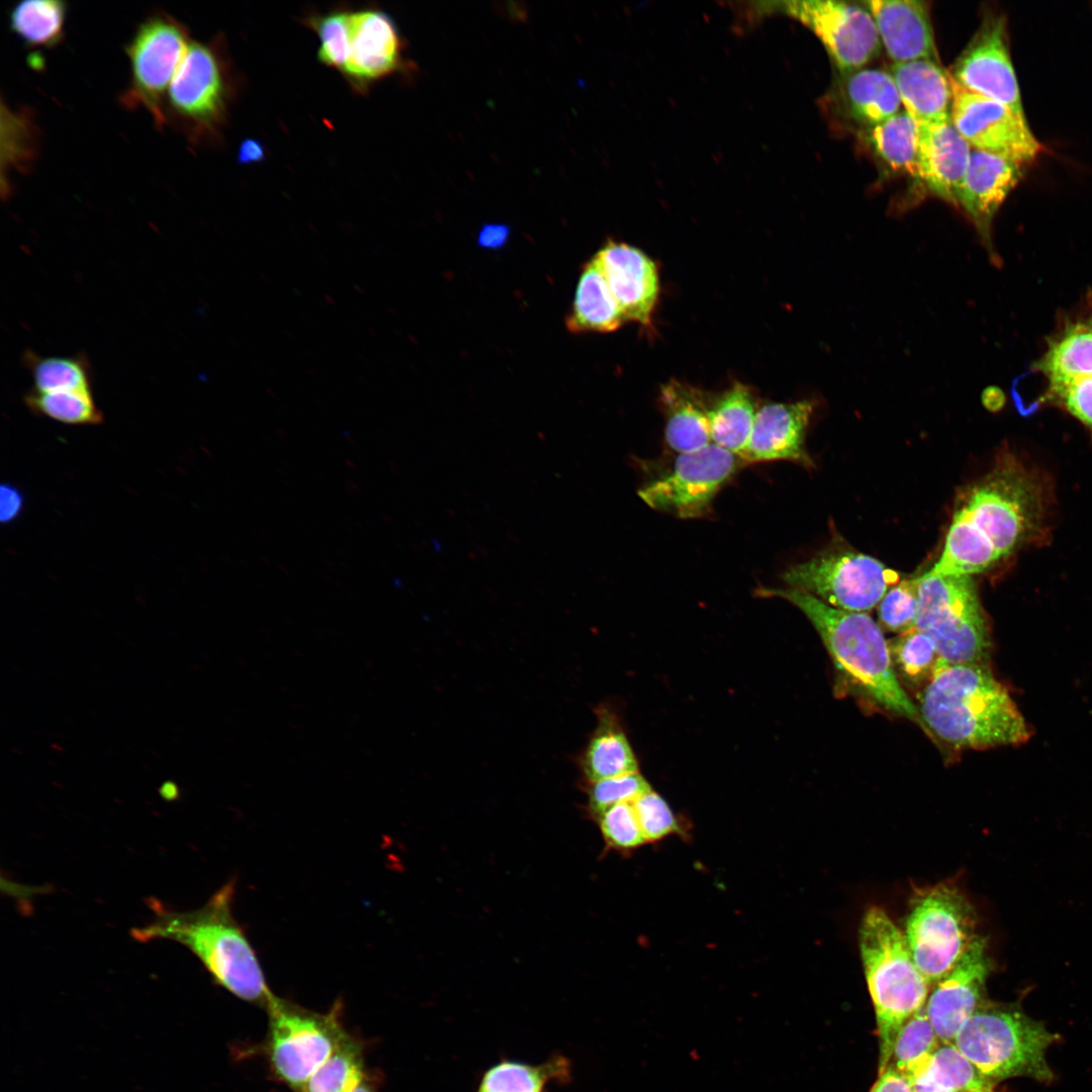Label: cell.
<instances>
[{
	"instance_id": "6da1fadb",
	"label": "cell",
	"mask_w": 1092,
	"mask_h": 1092,
	"mask_svg": "<svg viewBox=\"0 0 1092 1092\" xmlns=\"http://www.w3.org/2000/svg\"><path fill=\"white\" fill-rule=\"evenodd\" d=\"M1052 507L1046 479L1010 451L958 502L930 575L983 573L1043 537Z\"/></svg>"
},
{
	"instance_id": "7a4b0ae2",
	"label": "cell",
	"mask_w": 1092,
	"mask_h": 1092,
	"mask_svg": "<svg viewBox=\"0 0 1092 1092\" xmlns=\"http://www.w3.org/2000/svg\"><path fill=\"white\" fill-rule=\"evenodd\" d=\"M917 701L928 735L958 750L1017 745L1030 737L1008 690L987 663L939 658Z\"/></svg>"
},
{
	"instance_id": "3957f363",
	"label": "cell",
	"mask_w": 1092,
	"mask_h": 1092,
	"mask_svg": "<svg viewBox=\"0 0 1092 1092\" xmlns=\"http://www.w3.org/2000/svg\"><path fill=\"white\" fill-rule=\"evenodd\" d=\"M236 882L222 885L202 906L176 911L157 899L148 904L153 919L132 928L142 942L169 939L189 948L211 978L237 997L266 1007L274 995L265 980L257 953L233 914Z\"/></svg>"
},
{
	"instance_id": "277c9868",
	"label": "cell",
	"mask_w": 1092,
	"mask_h": 1092,
	"mask_svg": "<svg viewBox=\"0 0 1092 1092\" xmlns=\"http://www.w3.org/2000/svg\"><path fill=\"white\" fill-rule=\"evenodd\" d=\"M756 593L762 598L784 599L803 612L819 634L842 678L858 696L887 712L910 720L927 733L917 706L907 696L896 675L882 628L867 613L833 608L793 587L760 586Z\"/></svg>"
},
{
	"instance_id": "5b68a950",
	"label": "cell",
	"mask_w": 1092,
	"mask_h": 1092,
	"mask_svg": "<svg viewBox=\"0 0 1092 1092\" xmlns=\"http://www.w3.org/2000/svg\"><path fill=\"white\" fill-rule=\"evenodd\" d=\"M858 944L876 1013L881 1074L890 1063L902 1026L925 1005L930 986L913 961L904 932L884 909L867 910Z\"/></svg>"
},
{
	"instance_id": "8992f818",
	"label": "cell",
	"mask_w": 1092,
	"mask_h": 1092,
	"mask_svg": "<svg viewBox=\"0 0 1092 1092\" xmlns=\"http://www.w3.org/2000/svg\"><path fill=\"white\" fill-rule=\"evenodd\" d=\"M1059 1038L1017 1004L986 1001L962 1024L953 1044L992 1084L1014 1077L1051 1083L1046 1052Z\"/></svg>"
},
{
	"instance_id": "52a82bcc",
	"label": "cell",
	"mask_w": 1092,
	"mask_h": 1092,
	"mask_svg": "<svg viewBox=\"0 0 1092 1092\" xmlns=\"http://www.w3.org/2000/svg\"><path fill=\"white\" fill-rule=\"evenodd\" d=\"M915 628L945 662L987 663L991 631L972 575H920Z\"/></svg>"
},
{
	"instance_id": "ba28073f",
	"label": "cell",
	"mask_w": 1092,
	"mask_h": 1092,
	"mask_svg": "<svg viewBox=\"0 0 1092 1092\" xmlns=\"http://www.w3.org/2000/svg\"><path fill=\"white\" fill-rule=\"evenodd\" d=\"M904 935L916 967L932 987L979 937L976 913L957 886L936 884L913 897Z\"/></svg>"
},
{
	"instance_id": "9c48e42d",
	"label": "cell",
	"mask_w": 1092,
	"mask_h": 1092,
	"mask_svg": "<svg viewBox=\"0 0 1092 1092\" xmlns=\"http://www.w3.org/2000/svg\"><path fill=\"white\" fill-rule=\"evenodd\" d=\"M793 588L848 612L867 613L878 606L899 575L867 554L842 546L822 550L789 567L782 575Z\"/></svg>"
},
{
	"instance_id": "30bf717a",
	"label": "cell",
	"mask_w": 1092,
	"mask_h": 1092,
	"mask_svg": "<svg viewBox=\"0 0 1092 1092\" xmlns=\"http://www.w3.org/2000/svg\"><path fill=\"white\" fill-rule=\"evenodd\" d=\"M230 95V74L218 46L191 40L166 94V123L191 142H201L217 132Z\"/></svg>"
},
{
	"instance_id": "8fae6325",
	"label": "cell",
	"mask_w": 1092,
	"mask_h": 1092,
	"mask_svg": "<svg viewBox=\"0 0 1092 1092\" xmlns=\"http://www.w3.org/2000/svg\"><path fill=\"white\" fill-rule=\"evenodd\" d=\"M745 464L737 455L711 443L688 453L646 481L638 495L651 509L679 519H699L712 513L718 492Z\"/></svg>"
},
{
	"instance_id": "7c38bea8",
	"label": "cell",
	"mask_w": 1092,
	"mask_h": 1092,
	"mask_svg": "<svg viewBox=\"0 0 1092 1092\" xmlns=\"http://www.w3.org/2000/svg\"><path fill=\"white\" fill-rule=\"evenodd\" d=\"M190 41L186 26L171 15L158 12L145 18L125 48L130 76L122 105L146 109L163 127L166 94Z\"/></svg>"
},
{
	"instance_id": "4fadbf2b",
	"label": "cell",
	"mask_w": 1092,
	"mask_h": 1092,
	"mask_svg": "<svg viewBox=\"0 0 1092 1092\" xmlns=\"http://www.w3.org/2000/svg\"><path fill=\"white\" fill-rule=\"evenodd\" d=\"M338 1004L329 1014L303 1009L275 995L266 1005L268 1051L278 1077L303 1087L347 1037L339 1023Z\"/></svg>"
},
{
	"instance_id": "5bb4252c",
	"label": "cell",
	"mask_w": 1092,
	"mask_h": 1092,
	"mask_svg": "<svg viewBox=\"0 0 1092 1092\" xmlns=\"http://www.w3.org/2000/svg\"><path fill=\"white\" fill-rule=\"evenodd\" d=\"M950 86V121L973 149L1020 165L1032 162L1042 151L1024 115L967 90L951 77Z\"/></svg>"
},
{
	"instance_id": "9a60e30c",
	"label": "cell",
	"mask_w": 1092,
	"mask_h": 1092,
	"mask_svg": "<svg viewBox=\"0 0 1092 1092\" xmlns=\"http://www.w3.org/2000/svg\"><path fill=\"white\" fill-rule=\"evenodd\" d=\"M784 6L818 36L841 75L864 68L880 54L881 39L864 6L834 0L790 1Z\"/></svg>"
},
{
	"instance_id": "2e32d148",
	"label": "cell",
	"mask_w": 1092,
	"mask_h": 1092,
	"mask_svg": "<svg viewBox=\"0 0 1092 1092\" xmlns=\"http://www.w3.org/2000/svg\"><path fill=\"white\" fill-rule=\"evenodd\" d=\"M949 75L967 90L998 101L1024 115L1009 53L1004 15H985L976 33L957 58Z\"/></svg>"
},
{
	"instance_id": "e0dca14e",
	"label": "cell",
	"mask_w": 1092,
	"mask_h": 1092,
	"mask_svg": "<svg viewBox=\"0 0 1092 1092\" xmlns=\"http://www.w3.org/2000/svg\"><path fill=\"white\" fill-rule=\"evenodd\" d=\"M990 966L986 941L978 937L954 968L932 986L925 1009L941 1042L953 1043L962 1024L986 1002Z\"/></svg>"
},
{
	"instance_id": "ac0fdd59",
	"label": "cell",
	"mask_w": 1092,
	"mask_h": 1092,
	"mask_svg": "<svg viewBox=\"0 0 1092 1092\" xmlns=\"http://www.w3.org/2000/svg\"><path fill=\"white\" fill-rule=\"evenodd\" d=\"M594 258L626 321L649 326L659 292L655 263L641 250L615 241L606 243Z\"/></svg>"
},
{
	"instance_id": "d6986e66",
	"label": "cell",
	"mask_w": 1092,
	"mask_h": 1092,
	"mask_svg": "<svg viewBox=\"0 0 1092 1092\" xmlns=\"http://www.w3.org/2000/svg\"><path fill=\"white\" fill-rule=\"evenodd\" d=\"M814 402H769L760 406L740 458L744 463L789 460L810 467L805 438Z\"/></svg>"
},
{
	"instance_id": "ffe728a7",
	"label": "cell",
	"mask_w": 1092,
	"mask_h": 1092,
	"mask_svg": "<svg viewBox=\"0 0 1092 1092\" xmlns=\"http://www.w3.org/2000/svg\"><path fill=\"white\" fill-rule=\"evenodd\" d=\"M871 13L882 46L893 64L916 60L939 62L929 5L918 0H870Z\"/></svg>"
},
{
	"instance_id": "44dd1931",
	"label": "cell",
	"mask_w": 1092,
	"mask_h": 1092,
	"mask_svg": "<svg viewBox=\"0 0 1092 1092\" xmlns=\"http://www.w3.org/2000/svg\"><path fill=\"white\" fill-rule=\"evenodd\" d=\"M401 66L402 41L390 16L372 8L350 13V56L344 74L364 85Z\"/></svg>"
},
{
	"instance_id": "7402d4cb",
	"label": "cell",
	"mask_w": 1092,
	"mask_h": 1092,
	"mask_svg": "<svg viewBox=\"0 0 1092 1092\" xmlns=\"http://www.w3.org/2000/svg\"><path fill=\"white\" fill-rule=\"evenodd\" d=\"M1021 178V165L1011 160L972 150L959 198L981 237L991 246L993 218Z\"/></svg>"
},
{
	"instance_id": "603a6c76",
	"label": "cell",
	"mask_w": 1092,
	"mask_h": 1092,
	"mask_svg": "<svg viewBox=\"0 0 1092 1092\" xmlns=\"http://www.w3.org/2000/svg\"><path fill=\"white\" fill-rule=\"evenodd\" d=\"M920 178L931 193L959 206L972 147L952 125H917Z\"/></svg>"
},
{
	"instance_id": "cb8c5ba5",
	"label": "cell",
	"mask_w": 1092,
	"mask_h": 1092,
	"mask_svg": "<svg viewBox=\"0 0 1092 1092\" xmlns=\"http://www.w3.org/2000/svg\"><path fill=\"white\" fill-rule=\"evenodd\" d=\"M889 73L898 89L903 109L917 125L950 121V77L939 62L916 60L893 64Z\"/></svg>"
},
{
	"instance_id": "d4e9b609",
	"label": "cell",
	"mask_w": 1092,
	"mask_h": 1092,
	"mask_svg": "<svg viewBox=\"0 0 1092 1092\" xmlns=\"http://www.w3.org/2000/svg\"><path fill=\"white\" fill-rule=\"evenodd\" d=\"M665 425L664 440L675 454L693 452L712 443L709 401L698 389L670 380L660 389Z\"/></svg>"
},
{
	"instance_id": "484cf974",
	"label": "cell",
	"mask_w": 1092,
	"mask_h": 1092,
	"mask_svg": "<svg viewBox=\"0 0 1092 1092\" xmlns=\"http://www.w3.org/2000/svg\"><path fill=\"white\" fill-rule=\"evenodd\" d=\"M839 89L845 112L863 129L887 120L902 109L892 76L880 69L861 68L844 74Z\"/></svg>"
},
{
	"instance_id": "4316f807",
	"label": "cell",
	"mask_w": 1092,
	"mask_h": 1092,
	"mask_svg": "<svg viewBox=\"0 0 1092 1092\" xmlns=\"http://www.w3.org/2000/svg\"><path fill=\"white\" fill-rule=\"evenodd\" d=\"M598 724L580 757L589 783L638 771L637 757L619 717L606 706L597 711Z\"/></svg>"
},
{
	"instance_id": "83f0119b",
	"label": "cell",
	"mask_w": 1092,
	"mask_h": 1092,
	"mask_svg": "<svg viewBox=\"0 0 1092 1092\" xmlns=\"http://www.w3.org/2000/svg\"><path fill=\"white\" fill-rule=\"evenodd\" d=\"M626 318L617 303L606 278L593 257L579 274L571 309L565 325L570 333H610L617 331Z\"/></svg>"
},
{
	"instance_id": "f1b7e54d",
	"label": "cell",
	"mask_w": 1092,
	"mask_h": 1092,
	"mask_svg": "<svg viewBox=\"0 0 1092 1092\" xmlns=\"http://www.w3.org/2000/svg\"><path fill=\"white\" fill-rule=\"evenodd\" d=\"M757 410L751 389L734 382L709 401L712 443L740 457L751 435Z\"/></svg>"
},
{
	"instance_id": "f546056e",
	"label": "cell",
	"mask_w": 1092,
	"mask_h": 1092,
	"mask_svg": "<svg viewBox=\"0 0 1092 1092\" xmlns=\"http://www.w3.org/2000/svg\"><path fill=\"white\" fill-rule=\"evenodd\" d=\"M909 1081L913 1092H972L993 1086L953 1043L948 1042H940Z\"/></svg>"
},
{
	"instance_id": "4dcf8cb0",
	"label": "cell",
	"mask_w": 1092,
	"mask_h": 1092,
	"mask_svg": "<svg viewBox=\"0 0 1092 1092\" xmlns=\"http://www.w3.org/2000/svg\"><path fill=\"white\" fill-rule=\"evenodd\" d=\"M864 139L892 170L920 178L918 128L903 108L887 120L866 128Z\"/></svg>"
},
{
	"instance_id": "1f68e13d",
	"label": "cell",
	"mask_w": 1092,
	"mask_h": 1092,
	"mask_svg": "<svg viewBox=\"0 0 1092 1092\" xmlns=\"http://www.w3.org/2000/svg\"><path fill=\"white\" fill-rule=\"evenodd\" d=\"M569 1076V1062L562 1056L538 1065L504 1060L485 1071L477 1092H543L548 1083Z\"/></svg>"
},
{
	"instance_id": "d6a6232c",
	"label": "cell",
	"mask_w": 1092,
	"mask_h": 1092,
	"mask_svg": "<svg viewBox=\"0 0 1092 1092\" xmlns=\"http://www.w3.org/2000/svg\"><path fill=\"white\" fill-rule=\"evenodd\" d=\"M66 13L61 0H24L11 9L9 24L26 44L53 48L64 38Z\"/></svg>"
},
{
	"instance_id": "836d02e7",
	"label": "cell",
	"mask_w": 1092,
	"mask_h": 1092,
	"mask_svg": "<svg viewBox=\"0 0 1092 1092\" xmlns=\"http://www.w3.org/2000/svg\"><path fill=\"white\" fill-rule=\"evenodd\" d=\"M23 363L35 390L92 392V374L85 355L43 357L27 350Z\"/></svg>"
},
{
	"instance_id": "e575fe53",
	"label": "cell",
	"mask_w": 1092,
	"mask_h": 1092,
	"mask_svg": "<svg viewBox=\"0 0 1092 1092\" xmlns=\"http://www.w3.org/2000/svg\"><path fill=\"white\" fill-rule=\"evenodd\" d=\"M888 644L897 677H901L911 687H922V690L930 680L939 660L934 641L914 628L899 634L888 641Z\"/></svg>"
},
{
	"instance_id": "d590c367",
	"label": "cell",
	"mask_w": 1092,
	"mask_h": 1092,
	"mask_svg": "<svg viewBox=\"0 0 1092 1092\" xmlns=\"http://www.w3.org/2000/svg\"><path fill=\"white\" fill-rule=\"evenodd\" d=\"M940 1042L924 1005L902 1026L889 1065L909 1080L927 1063Z\"/></svg>"
},
{
	"instance_id": "8d00e7d4",
	"label": "cell",
	"mask_w": 1092,
	"mask_h": 1092,
	"mask_svg": "<svg viewBox=\"0 0 1092 1092\" xmlns=\"http://www.w3.org/2000/svg\"><path fill=\"white\" fill-rule=\"evenodd\" d=\"M24 403L33 414L67 425L93 426L103 422L92 392L31 389L24 394Z\"/></svg>"
},
{
	"instance_id": "74e56055",
	"label": "cell",
	"mask_w": 1092,
	"mask_h": 1092,
	"mask_svg": "<svg viewBox=\"0 0 1092 1092\" xmlns=\"http://www.w3.org/2000/svg\"><path fill=\"white\" fill-rule=\"evenodd\" d=\"M362 1080L360 1050L346 1037L308 1079L302 1092H350Z\"/></svg>"
},
{
	"instance_id": "f35d334b",
	"label": "cell",
	"mask_w": 1092,
	"mask_h": 1092,
	"mask_svg": "<svg viewBox=\"0 0 1092 1092\" xmlns=\"http://www.w3.org/2000/svg\"><path fill=\"white\" fill-rule=\"evenodd\" d=\"M919 603V576L891 586L878 604L882 629L903 634L915 628Z\"/></svg>"
},
{
	"instance_id": "ab89813d",
	"label": "cell",
	"mask_w": 1092,
	"mask_h": 1092,
	"mask_svg": "<svg viewBox=\"0 0 1092 1092\" xmlns=\"http://www.w3.org/2000/svg\"><path fill=\"white\" fill-rule=\"evenodd\" d=\"M318 35V59L344 73L350 56V13L333 11L307 20Z\"/></svg>"
},
{
	"instance_id": "60d3db41",
	"label": "cell",
	"mask_w": 1092,
	"mask_h": 1092,
	"mask_svg": "<svg viewBox=\"0 0 1092 1092\" xmlns=\"http://www.w3.org/2000/svg\"><path fill=\"white\" fill-rule=\"evenodd\" d=\"M632 804L646 842H657L673 834H687V824L652 789Z\"/></svg>"
},
{
	"instance_id": "b9f144b4",
	"label": "cell",
	"mask_w": 1092,
	"mask_h": 1092,
	"mask_svg": "<svg viewBox=\"0 0 1092 1092\" xmlns=\"http://www.w3.org/2000/svg\"><path fill=\"white\" fill-rule=\"evenodd\" d=\"M598 819L604 840L610 848L631 851L647 843L632 803L612 806Z\"/></svg>"
},
{
	"instance_id": "7bdbcfd3",
	"label": "cell",
	"mask_w": 1092,
	"mask_h": 1092,
	"mask_svg": "<svg viewBox=\"0 0 1092 1092\" xmlns=\"http://www.w3.org/2000/svg\"><path fill=\"white\" fill-rule=\"evenodd\" d=\"M587 786L588 808L596 817L617 804L632 803L651 790L639 771L604 779Z\"/></svg>"
},
{
	"instance_id": "ee69618b",
	"label": "cell",
	"mask_w": 1092,
	"mask_h": 1092,
	"mask_svg": "<svg viewBox=\"0 0 1092 1092\" xmlns=\"http://www.w3.org/2000/svg\"><path fill=\"white\" fill-rule=\"evenodd\" d=\"M6 119L2 123L7 129V166L22 167L27 164L34 153L33 124L24 112H13L9 109L2 113Z\"/></svg>"
},
{
	"instance_id": "f6af8a7d",
	"label": "cell",
	"mask_w": 1092,
	"mask_h": 1092,
	"mask_svg": "<svg viewBox=\"0 0 1092 1092\" xmlns=\"http://www.w3.org/2000/svg\"><path fill=\"white\" fill-rule=\"evenodd\" d=\"M511 237V226L506 223L490 222L483 224L477 234V246L484 250L503 249Z\"/></svg>"
},
{
	"instance_id": "bcb514c9",
	"label": "cell",
	"mask_w": 1092,
	"mask_h": 1092,
	"mask_svg": "<svg viewBox=\"0 0 1092 1092\" xmlns=\"http://www.w3.org/2000/svg\"><path fill=\"white\" fill-rule=\"evenodd\" d=\"M23 494L11 484H2L0 491V518L3 523L14 521L22 512Z\"/></svg>"
},
{
	"instance_id": "7dc6e473",
	"label": "cell",
	"mask_w": 1092,
	"mask_h": 1092,
	"mask_svg": "<svg viewBox=\"0 0 1092 1092\" xmlns=\"http://www.w3.org/2000/svg\"><path fill=\"white\" fill-rule=\"evenodd\" d=\"M869 1092H913V1090L908 1078L897 1071L893 1066L888 1065L887 1068L879 1074L877 1081Z\"/></svg>"
},
{
	"instance_id": "c3c4849f",
	"label": "cell",
	"mask_w": 1092,
	"mask_h": 1092,
	"mask_svg": "<svg viewBox=\"0 0 1092 1092\" xmlns=\"http://www.w3.org/2000/svg\"><path fill=\"white\" fill-rule=\"evenodd\" d=\"M264 152L257 141H245L239 152V161L243 163L258 162L263 158Z\"/></svg>"
},
{
	"instance_id": "681fc988",
	"label": "cell",
	"mask_w": 1092,
	"mask_h": 1092,
	"mask_svg": "<svg viewBox=\"0 0 1092 1092\" xmlns=\"http://www.w3.org/2000/svg\"><path fill=\"white\" fill-rule=\"evenodd\" d=\"M350 1092H373L370 1086L362 1080Z\"/></svg>"
},
{
	"instance_id": "f907efd6",
	"label": "cell",
	"mask_w": 1092,
	"mask_h": 1092,
	"mask_svg": "<svg viewBox=\"0 0 1092 1092\" xmlns=\"http://www.w3.org/2000/svg\"><path fill=\"white\" fill-rule=\"evenodd\" d=\"M972 1092H994V1091H993L992 1087H989V1088H983V1089L975 1090V1091H972Z\"/></svg>"
},
{
	"instance_id": "816d5d0a",
	"label": "cell",
	"mask_w": 1092,
	"mask_h": 1092,
	"mask_svg": "<svg viewBox=\"0 0 1092 1092\" xmlns=\"http://www.w3.org/2000/svg\"><path fill=\"white\" fill-rule=\"evenodd\" d=\"M1090 323L1092 324V321Z\"/></svg>"
}]
</instances>
